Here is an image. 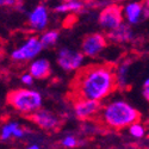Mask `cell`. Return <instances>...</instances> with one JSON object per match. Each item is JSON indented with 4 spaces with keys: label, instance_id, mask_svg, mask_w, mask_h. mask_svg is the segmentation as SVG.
<instances>
[{
    "label": "cell",
    "instance_id": "8992f818",
    "mask_svg": "<svg viewBox=\"0 0 149 149\" xmlns=\"http://www.w3.org/2000/svg\"><path fill=\"white\" fill-rule=\"evenodd\" d=\"M107 37L102 32H93L88 33L84 37L81 42L80 52L84 54L85 57L88 58H97L99 57L107 47Z\"/></svg>",
    "mask_w": 149,
    "mask_h": 149
},
{
    "label": "cell",
    "instance_id": "d4e9b609",
    "mask_svg": "<svg viewBox=\"0 0 149 149\" xmlns=\"http://www.w3.org/2000/svg\"><path fill=\"white\" fill-rule=\"evenodd\" d=\"M132 149H137V148H132Z\"/></svg>",
    "mask_w": 149,
    "mask_h": 149
},
{
    "label": "cell",
    "instance_id": "44dd1931",
    "mask_svg": "<svg viewBox=\"0 0 149 149\" xmlns=\"http://www.w3.org/2000/svg\"><path fill=\"white\" fill-rule=\"evenodd\" d=\"M22 0H0V7H19Z\"/></svg>",
    "mask_w": 149,
    "mask_h": 149
},
{
    "label": "cell",
    "instance_id": "ac0fdd59",
    "mask_svg": "<svg viewBox=\"0 0 149 149\" xmlns=\"http://www.w3.org/2000/svg\"><path fill=\"white\" fill-rule=\"evenodd\" d=\"M127 129L129 131V135L132 139H136V140H142V139L146 137V135H147V128L140 120L130 124Z\"/></svg>",
    "mask_w": 149,
    "mask_h": 149
},
{
    "label": "cell",
    "instance_id": "603a6c76",
    "mask_svg": "<svg viewBox=\"0 0 149 149\" xmlns=\"http://www.w3.org/2000/svg\"><path fill=\"white\" fill-rule=\"evenodd\" d=\"M25 149H42L38 143H30L29 146L25 147Z\"/></svg>",
    "mask_w": 149,
    "mask_h": 149
},
{
    "label": "cell",
    "instance_id": "6da1fadb",
    "mask_svg": "<svg viewBox=\"0 0 149 149\" xmlns=\"http://www.w3.org/2000/svg\"><path fill=\"white\" fill-rule=\"evenodd\" d=\"M77 73L72 86L75 98L103 103L117 90L115 68L110 65H92Z\"/></svg>",
    "mask_w": 149,
    "mask_h": 149
},
{
    "label": "cell",
    "instance_id": "277c9868",
    "mask_svg": "<svg viewBox=\"0 0 149 149\" xmlns=\"http://www.w3.org/2000/svg\"><path fill=\"white\" fill-rule=\"evenodd\" d=\"M43 50L42 44L40 42L38 36H28L24 42L15 48L11 53V58L15 62H19V63H25V62H30L33 58L38 57Z\"/></svg>",
    "mask_w": 149,
    "mask_h": 149
},
{
    "label": "cell",
    "instance_id": "9a60e30c",
    "mask_svg": "<svg viewBox=\"0 0 149 149\" xmlns=\"http://www.w3.org/2000/svg\"><path fill=\"white\" fill-rule=\"evenodd\" d=\"M130 68H131V61H123L122 63L115 69V77L117 87L125 88L130 81Z\"/></svg>",
    "mask_w": 149,
    "mask_h": 149
},
{
    "label": "cell",
    "instance_id": "5b68a950",
    "mask_svg": "<svg viewBox=\"0 0 149 149\" xmlns=\"http://www.w3.org/2000/svg\"><path fill=\"white\" fill-rule=\"evenodd\" d=\"M56 63L67 73H77L84 67L85 56L80 50H75L69 47H62L57 50Z\"/></svg>",
    "mask_w": 149,
    "mask_h": 149
},
{
    "label": "cell",
    "instance_id": "52a82bcc",
    "mask_svg": "<svg viewBox=\"0 0 149 149\" xmlns=\"http://www.w3.org/2000/svg\"><path fill=\"white\" fill-rule=\"evenodd\" d=\"M123 19L129 25H137L142 22V19L148 16V1L141 0H130L125 5L122 6Z\"/></svg>",
    "mask_w": 149,
    "mask_h": 149
},
{
    "label": "cell",
    "instance_id": "5bb4252c",
    "mask_svg": "<svg viewBox=\"0 0 149 149\" xmlns=\"http://www.w3.org/2000/svg\"><path fill=\"white\" fill-rule=\"evenodd\" d=\"M106 37H107V41L112 43L124 44V43H129L134 40V31H132L131 25H129L125 22H123L117 28L109 31Z\"/></svg>",
    "mask_w": 149,
    "mask_h": 149
},
{
    "label": "cell",
    "instance_id": "7a4b0ae2",
    "mask_svg": "<svg viewBox=\"0 0 149 149\" xmlns=\"http://www.w3.org/2000/svg\"><path fill=\"white\" fill-rule=\"evenodd\" d=\"M98 117L105 127L115 130H123L130 124L140 120L141 113L132 104L124 99H112L102 104Z\"/></svg>",
    "mask_w": 149,
    "mask_h": 149
},
{
    "label": "cell",
    "instance_id": "9c48e42d",
    "mask_svg": "<svg viewBox=\"0 0 149 149\" xmlns=\"http://www.w3.org/2000/svg\"><path fill=\"white\" fill-rule=\"evenodd\" d=\"M100 106H102V103L90 100V99H84V98H75V102L73 103V106H72V111L75 118L87 122L95 118L99 115Z\"/></svg>",
    "mask_w": 149,
    "mask_h": 149
},
{
    "label": "cell",
    "instance_id": "8fae6325",
    "mask_svg": "<svg viewBox=\"0 0 149 149\" xmlns=\"http://www.w3.org/2000/svg\"><path fill=\"white\" fill-rule=\"evenodd\" d=\"M49 20H50L49 10L42 4L35 6L28 15V25L36 32L44 31L49 25Z\"/></svg>",
    "mask_w": 149,
    "mask_h": 149
},
{
    "label": "cell",
    "instance_id": "ba28073f",
    "mask_svg": "<svg viewBox=\"0 0 149 149\" xmlns=\"http://www.w3.org/2000/svg\"><path fill=\"white\" fill-rule=\"evenodd\" d=\"M124 22L122 15V6L117 4H110L105 6L98 16V24L106 32L113 30Z\"/></svg>",
    "mask_w": 149,
    "mask_h": 149
},
{
    "label": "cell",
    "instance_id": "cb8c5ba5",
    "mask_svg": "<svg viewBox=\"0 0 149 149\" xmlns=\"http://www.w3.org/2000/svg\"><path fill=\"white\" fill-rule=\"evenodd\" d=\"M82 1L85 3V1H91V0H82Z\"/></svg>",
    "mask_w": 149,
    "mask_h": 149
},
{
    "label": "cell",
    "instance_id": "2e32d148",
    "mask_svg": "<svg viewBox=\"0 0 149 149\" xmlns=\"http://www.w3.org/2000/svg\"><path fill=\"white\" fill-rule=\"evenodd\" d=\"M85 6L82 0H62L55 6L54 11L58 15H68V13H78Z\"/></svg>",
    "mask_w": 149,
    "mask_h": 149
},
{
    "label": "cell",
    "instance_id": "7c38bea8",
    "mask_svg": "<svg viewBox=\"0 0 149 149\" xmlns=\"http://www.w3.org/2000/svg\"><path fill=\"white\" fill-rule=\"evenodd\" d=\"M52 62L47 57H36L30 61L28 72L33 77L35 80H45L52 74Z\"/></svg>",
    "mask_w": 149,
    "mask_h": 149
},
{
    "label": "cell",
    "instance_id": "7402d4cb",
    "mask_svg": "<svg viewBox=\"0 0 149 149\" xmlns=\"http://www.w3.org/2000/svg\"><path fill=\"white\" fill-rule=\"evenodd\" d=\"M142 95L146 100L149 99V79L148 78L144 80V82L142 85Z\"/></svg>",
    "mask_w": 149,
    "mask_h": 149
},
{
    "label": "cell",
    "instance_id": "e0dca14e",
    "mask_svg": "<svg viewBox=\"0 0 149 149\" xmlns=\"http://www.w3.org/2000/svg\"><path fill=\"white\" fill-rule=\"evenodd\" d=\"M42 48H54L60 41V31L55 29H49L42 31L41 36L38 37Z\"/></svg>",
    "mask_w": 149,
    "mask_h": 149
},
{
    "label": "cell",
    "instance_id": "30bf717a",
    "mask_svg": "<svg viewBox=\"0 0 149 149\" xmlns=\"http://www.w3.org/2000/svg\"><path fill=\"white\" fill-rule=\"evenodd\" d=\"M30 118H31L33 124H36L40 129H42L44 131L56 130L61 124L60 117L54 112V111L49 110V109H44L43 106L37 110L36 112H33L30 116Z\"/></svg>",
    "mask_w": 149,
    "mask_h": 149
},
{
    "label": "cell",
    "instance_id": "3957f363",
    "mask_svg": "<svg viewBox=\"0 0 149 149\" xmlns=\"http://www.w3.org/2000/svg\"><path fill=\"white\" fill-rule=\"evenodd\" d=\"M7 104L18 113L31 116L43 106V95L40 91L30 87L16 88L7 94Z\"/></svg>",
    "mask_w": 149,
    "mask_h": 149
},
{
    "label": "cell",
    "instance_id": "d6986e66",
    "mask_svg": "<svg viewBox=\"0 0 149 149\" xmlns=\"http://www.w3.org/2000/svg\"><path fill=\"white\" fill-rule=\"evenodd\" d=\"M61 146L66 149H75L77 147L80 146V140L73 134H67L65 135L61 140Z\"/></svg>",
    "mask_w": 149,
    "mask_h": 149
},
{
    "label": "cell",
    "instance_id": "ffe728a7",
    "mask_svg": "<svg viewBox=\"0 0 149 149\" xmlns=\"http://www.w3.org/2000/svg\"><path fill=\"white\" fill-rule=\"evenodd\" d=\"M20 82H22V85L23 86H25V87H31V86L33 85V82H35V79H33V77L31 75V74L29 73V72H25V73H23L22 75H20Z\"/></svg>",
    "mask_w": 149,
    "mask_h": 149
},
{
    "label": "cell",
    "instance_id": "4fadbf2b",
    "mask_svg": "<svg viewBox=\"0 0 149 149\" xmlns=\"http://www.w3.org/2000/svg\"><path fill=\"white\" fill-rule=\"evenodd\" d=\"M26 132H28L26 129L19 122L8 120L4 123L1 128H0V140L1 141H10L12 139L20 140L25 137Z\"/></svg>",
    "mask_w": 149,
    "mask_h": 149
}]
</instances>
